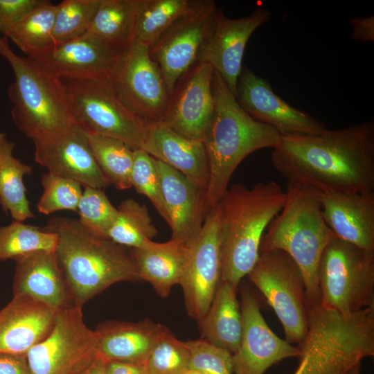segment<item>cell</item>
<instances>
[{"label": "cell", "instance_id": "cell-1", "mask_svg": "<svg viewBox=\"0 0 374 374\" xmlns=\"http://www.w3.org/2000/svg\"><path fill=\"white\" fill-rule=\"evenodd\" d=\"M271 161L287 183L321 193L374 189V123L317 134L281 136Z\"/></svg>", "mask_w": 374, "mask_h": 374}, {"label": "cell", "instance_id": "cell-2", "mask_svg": "<svg viewBox=\"0 0 374 374\" xmlns=\"http://www.w3.org/2000/svg\"><path fill=\"white\" fill-rule=\"evenodd\" d=\"M43 228L57 235L54 252L75 305L82 308L115 283L142 280L130 253L90 233L78 220L54 216Z\"/></svg>", "mask_w": 374, "mask_h": 374}, {"label": "cell", "instance_id": "cell-3", "mask_svg": "<svg viewBox=\"0 0 374 374\" xmlns=\"http://www.w3.org/2000/svg\"><path fill=\"white\" fill-rule=\"evenodd\" d=\"M214 110L206 133L208 163L206 209L215 206L228 189L236 168L249 154L264 148H275L280 134L246 112L220 75L213 76Z\"/></svg>", "mask_w": 374, "mask_h": 374}, {"label": "cell", "instance_id": "cell-4", "mask_svg": "<svg viewBox=\"0 0 374 374\" xmlns=\"http://www.w3.org/2000/svg\"><path fill=\"white\" fill-rule=\"evenodd\" d=\"M285 199V191L274 181L251 188L241 184L228 188L218 203L222 281L238 288L251 271L260 255L262 235Z\"/></svg>", "mask_w": 374, "mask_h": 374}, {"label": "cell", "instance_id": "cell-5", "mask_svg": "<svg viewBox=\"0 0 374 374\" xmlns=\"http://www.w3.org/2000/svg\"><path fill=\"white\" fill-rule=\"evenodd\" d=\"M285 193L283 208L262 235L260 253L280 250L294 261L303 278L308 310L320 305L319 264L336 236L322 215L320 191L287 183Z\"/></svg>", "mask_w": 374, "mask_h": 374}, {"label": "cell", "instance_id": "cell-6", "mask_svg": "<svg viewBox=\"0 0 374 374\" xmlns=\"http://www.w3.org/2000/svg\"><path fill=\"white\" fill-rule=\"evenodd\" d=\"M308 317L294 374H350L374 355V308L344 315L319 305Z\"/></svg>", "mask_w": 374, "mask_h": 374}, {"label": "cell", "instance_id": "cell-7", "mask_svg": "<svg viewBox=\"0 0 374 374\" xmlns=\"http://www.w3.org/2000/svg\"><path fill=\"white\" fill-rule=\"evenodd\" d=\"M0 55L10 65L15 81L8 89L11 116L18 129L33 141L53 136L75 124L63 81L28 57L17 55L0 37Z\"/></svg>", "mask_w": 374, "mask_h": 374}, {"label": "cell", "instance_id": "cell-8", "mask_svg": "<svg viewBox=\"0 0 374 374\" xmlns=\"http://www.w3.org/2000/svg\"><path fill=\"white\" fill-rule=\"evenodd\" d=\"M318 285L326 309L348 315L374 308V251L336 237L321 257Z\"/></svg>", "mask_w": 374, "mask_h": 374}, {"label": "cell", "instance_id": "cell-9", "mask_svg": "<svg viewBox=\"0 0 374 374\" xmlns=\"http://www.w3.org/2000/svg\"><path fill=\"white\" fill-rule=\"evenodd\" d=\"M62 80L76 124L88 134L116 139L134 150L142 148L150 124L125 105L110 76Z\"/></svg>", "mask_w": 374, "mask_h": 374}, {"label": "cell", "instance_id": "cell-10", "mask_svg": "<svg viewBox=\"0 0 374 374\" xmlns=\"http://www.w3.org/2000/svg\"><path fill=\"white\" fill-rule=\"evenodd\" d=\"M247 276L280 321L285 340L301 344L308 331V306L303 278L294 261L280 250L261 252Z\"/></svg>", "mask_w": 374, "mask_h": 374}, {"label": "cell", "instance_id": "cell-11", "mask_svg": "<svg viewBox=\"0 0 374 374\" xmlns=\"http://www.w3.org/2000/svg\"><path fill=\"white\" fill-rule=\"evenodd\" d=\"M31 374H82L99 358L98 336L84 323L82 307L58 311L50 333L26 354Z\"/></svg>", "mask_w": 374, "mask_h": 374}, {"label": "cell", "instance_id": "cell-12", "mask_svg": "<svg viewBox=\"0 0 374 374\" xmlns=\"http://www.w3.org/2000/svg\"><path fill=\"white\" fill-rule=\"evenodd\" d=\"M125 105L148 124L161 123L171 98L149 47L133 42L121 55L110 75Z\"/></svg>", "mask_w": 374, "mask_h": 374}, {"label": "cell", "instance_id": "cell-13", "mask_svg": "<svg viewBox=\"0 0 374 374\" xmlns=\"http://www.w3.org/2000/svg\"><path fill=\"white\" fill-rule=\"evenodd\" d=\"M220 211L218 204L206 214L190 242L179 284L190 317L198 322L208 311L221 280Z\"/></svg>", "mask_w": 374, "mask_h": 374}, {"label": "cell", "instance_id": "cell-14", "mask_svg": "<svg viewBox=\"0 0 374 374\" xmlns=\"http://www.w3.org/2000/svg\"><path fill=\"white\" fill-rule=\"evenodd\" d=\"M217 9L213 1H199L193 11L149 48L171 95L181 78L198 62L201 49L213 30Z\"/></svg>", "mask_w": 374, "mask_h": 374}, {"label": "cell", "instance_id": "cell-15", "mask_svg": "<svg viewBox=\"0 0 374 374\" xmlns=\"http://www.w3.org/2000/svg\"><path fill=\"white\" fill-rule=\"evenodd\" d=\"M241 107L255 120L274 127L280 136L321 133L325 124L274 93L265 79L243 65L235 93Z\"/></svg>", "mask_w": 374, "mask_h": 374}, {"label": "cell", "instance_id": "cell-16", "mask_svg": "<svg viewBox=\"0 0 374 374\" xmlns=\"http://www.w3.org/2000/svg\"><path fill=\"white\" fill-rule=\"evenodd\" d=\"M240 296L242 335L239 348L232 355L233 373L264 374L283 359L298 357L299 348L280 338L270 329L253 292L244 287Z\"/></svg>", "mask_w": 374, "mask_h": 374}, {"label": "cell", "instance_id": "cell-17", "mask_svg": "<svg viewBox=\"0 0 374 374\" xmlns=\"http://www.w3.org/2000/svg\"><path fill=\"white\" fill-rule=\"evenodd\" d=\"M213 73L206 62L188 71L171 95L161 123L185 138L204 142L214 110Z\"/></svg>", "mask_w": 374, "mask_h": 374}, {"label": "cell", "instance_id": "cell-18", "mask_svg": "<svg viewBox=\"0 0 374 374\" xmlns=\"http://www.w3.org/2000/svg\"><path fill=\"white\" fill-rule=\"evenodd\" d=\"M35 161L47 172L104 189L111 186L92 154L88 134L78 124L53 136L33 141Z\"/></svg>", "mask_w": 374, "mask_h": 374}, {"label": "cell", "instance_id": "cell-19", "mask_svg": "<svg viewBox=\"0 0 374 374\" xmlns=\"http://www.w3.org/2000/svg\"><path fill=\"white\" fill-rule=\"evenodd\" d=\"M271 16L269 10L257 8L247 17L231 19L217 9L213 30L201 49L198 62L211 64L234 95L246 45L253 32Z\"/></svg>", "mask_w": 374, "mask_h": 374}, {"label": "cell", "instance_id": "cell-20", "mask_svg": "<svg viewBox=\"0 0 374 374\" xmlns=\"http://www.w3.org/2000/svg\"><path fill=\"white\" fill-rule=\"evenodd\" d=\"M124 51L86 34L54 43L44 51L27 57L44 71L61 80H73L110 76Z\"/></svg>", "mask_w": 374, "mask_h": 374}, {"label": "cell", "instance_id": "cell-21", "mask_svg": "<svg viewBox=\"0 0 374 374\" xmlns=\"http://www.w3.org/2000/svg\"><path fill=\"white\" fill-rule=\"evenodd\" d=\"M157 161L172 231L170 239L190 243L200 231L207 214L206 188L172 167Z\"/></svg>", "mask_w": 374, "mask_h": 374}, {"label": "cell", "instance_id": "cell-22", "mask_svg": "<svg viewBox=\"0 0 374 374\" xmlns=\"http://www.w3.org/2000/svg\"><path fill=\"white\" fill-rule=\"evenodd\" d=\"M58 311L29 296H13L0 310V353L26 355L50 333Z\"/></svg>", "mask_w": 374, "mask_h": 374}, {"label": "cell", "instance_id": "cell-23", "mask_svg": "<svg viewBox=\"0 0 374 374\" xmlns=\"http://www.w3.org/2000/svg\"><path fill=\"white\" fill-rule=\"evenodd\" d=\"M323 219L335 236L374 251V191L320 193Z\"/></svg>", "mask_w": 374, "mask_h": 374}, {"label": "cell", "instance_id": "cell-24", "mask_svg": "<svg viewBox=\"0 0 374 374\" xmlns=\"http://www.w3.org/2000/svg\"><path fill=\"white\" fill-rule=\"evenodd\" d=\"M15 262L13 296H29L57 310L75 305L54 251L33 252Z\"/></svg>", "mask_w": 374, "mask_h": 374}, {"label": "cell", "instance_id": "cell-25", "mask_svg": "<svg viewBox=\"0 0 374 374\" xmlns=\"http://www.w3.org/2000/svg\"><path fill=\"white\" fill-rule=\"evenodd\" d=\"M141 149L207 188L208 163L204 142L185 138L158 123L150 125Z\"/></svg>", "mask_w": 374, "mask_h": 374}, {"label": "cell", "instance_id": "cell-26", "mask_svg": "<svg viewBox=\"0 0 374 374\" xmlns=\"http://www.w3.org/2000/svg\"><path fill=\"white\" fill-rule=\"evenodd\" d=\"M166 327L150 319L138 322L108 321L95 330L99 358L143 364Z\"/></svg>", "mask_w": 374, "mask_h": 374}, {"label": "cell", "instance_id": "cell-27", "mask_svg": "<svg viewBox=\"0 0 374 374\" xmlns=\"http://www.w3.org/2000/svg\"><path fill=\"white\" fill-rule=\"evenodd\" d=\"M190 244L170 240L132 249L130 256L141 280L151 284L161 297H167L172 287L179 284L188 256Z\"/></svg>", "mask_w": 374, "mask_h": 374}, {"label": "cell", "instance_id": "cell-28", "mask_svg": "<svg viewBox=\"0 0 374 374\" xmlns=\"http://www.w3.org/2000/svg\"><path fill=\"white\" fill-rule=\"evenodd\" d=\"M237 290L220 280L208 311L198 322L203 339L232 355L239 348L242 328Z\"/></svg>", "mask_w": 374, "mask_h": 374}, {"label": "cell", "instance_id": "cell-29", "mask_svg": "<svg viewBox=\"0 0 374 374\" xmlns=\"http://www.w3.org/2000/svg\"><path fill=\"white\" fill-rule=\"evenodd\" d=\"M199 1L138 0L133 42L154 45L174 24L193 11Z\"/></svg>", "mask_w": 374, "mask_h": 374}, {"label": "cell", "instance_id": "cell-30", "mask_svg": "<svg viewBox=\"0 0 374 374\" xmlns=\"http://www.w3.org/2000/svg\"><path fill=\"white\" fill-rule=\"evenodd\" d=\"M14 149L15 143L6 139L0 145V204L13 220L24 222L35 217L24 183L33 168L14 157Z\"/></svg>", "mask_w": 374, "mask_h": 374}, {"label": "cell", "instance_id": "cell-31", "mask_svg": "<svg viewBox=\"0 0 374 374\" xmlns=\"http://www.w3.org/2000/svg\"><path fill=\"white\" fill-rule=\"evenodd\" d=\"M137 1L100 0L86 34L120 51H125L133 43Z\"/></svg>", "mask_w": 374, "mask_h": 374}, {"label": "cell", "instance_id": "cell-32", "mask_svg": "<svg viewBox=\"0 0 374 374\" xmlns=\"http://www.w3.org/2000/svg\"><path fill=\"white\" fill-rule=\"evenodd\" d=\"M57 10V4L42 0L3 34L27 57L35 55L53 44V32Z\"/></svg>", "mask_w": 374, "mask_h": 374}, {"label": "cell", "instance_id": "cell-33", "mask_svg": "<svg viewBox=\"0 0 374 374\" xmlns=\"http://www.w3.org/2000/svg\"><path fill=\"white\" fill-rule=\"evenodd\" d=\"M117 210V216L108 231L107 239L132 249L148 246L158 230L152 223L147 206L128 198L120 203Z\"/></svg>", "mask_w": 374, "mask_h": 374}, {"label": "cell", "instance_id": "cell-34", "mask_svg": "<svg viewBox=\"0 0 374 374\" xmlns=\"http://www.w3.org/2000/svg\"><path fill=\"white\" fill-rule=\"evenodd\" d=\"M88 141L99 169L110 184L118 190L132 188L134 149L120 140L99 134H88Z\"/></svg>", "mask_w": 374, "mask_h": 374}, {"label": "cell", "instance_id": "cell-35", "mask_svg": "<svg viewBox=\"0 0 374 374\" xmlns=\"http://www.w3.org/2000/svg\"><path fill=\"white\" fill-rule=\"evenodd\" d=\"M55 233L24 222L13 220L0 226V260H17L38 251H55Z\"/></svg>", "mask_w": 374, "mask_h": 374}, {"label": "cell", "instance_id": "cell-36", "mask_svg": "<svg viewBox=\"0 0 374 374\" xmlns=\"http://www.w3.org/2000/svg\"><path fill=\"white\" fill-rule=\"evenodd\" d=\"M100 0H63L57 4L53 39L62 42L84 35Z\"/></svg>", "mask_w": 374, "mask_h": 374}, {"label": "cell", "instance_id": "cell-37", "mask_svg": "<svg viewBox=\"0 0 374 374\" xmlns=\"http://www.w3.org/2000/svg\"><path fill=\"white\" fill-rule=\"evenodd\" d=\"M80 225L90 233L107 239L118 210L103 189L86 187L78 206Z\"/></svg>", "mask_w": 374, "mask_h": 374}, {"label": "cell", "instance_id": "cell-38", "mask_svg": "<svg viewBox=\"0 0 374 374\" xmlns=\"http://www.w3.org/2000/svg\"><path fill=\"white\" fill-rule=\"evenodd\" d=\"M188 363L186 341L177 339L166 328L143 365L148 374H184Z\"/></svg>", "mask_w": 374, "mask_h": 374}, {"label": "cell", "instance_id": "cell-39", "mask_svg": "<svg viewBox=\"0 0 374 374\" xmlns=\"http://www.w3.org/2000/svg\"><path fill=\"white\" fill-rule=\"evenodd\" d=\"M43 193L37 208L40 213L50 215L60 211H78L82 190L77 181L49 172L41 177Z\"/></svg>", "mask_w": 374, "mask_h": 374}, {"label": "cell", "instance_id": "cell-40", "mask_svg": "<svg viewBox=\"0 0 374 374\" xmlns=\"http://www.w3.org/2000/svg\"><path fill=\"white\" fill-rule=\"evenodd\" d=\"M130 179L132 187L148 197L159 214L169 224L157 159L143 149H134Z\"/></svg>", "mask_w": 374, "mask_h": 374}, {"label": "cell", "instance_id": "cell-41", "mask_svg": "<svg viewBox=\"0 0 374 374\" xmlns=\"http://www.w3.org/2000/svg\"><path fill=\"white\" fill-rule=\"evenodd\" d=\"M188 370L203 374H233L232 354L202 338L186 341Z\"/></svg>", "mask_w": 374, "mask_h": 374}, {"label": "cell", "instance_id": "cell-42", "mask_svg": "<svg viewBox=\"0 0 374 374\" xmlns=\"http://www.w3.org/2000/svg\"><path fill=\"white\" fill-rule=\"evenodd\" d=\"M42 0H0V33L17 23Z\"/></svg>", "mask_w": 374, "mask_h": 374}, {"label": "cell", "instance_id": "cell-43", "mask_svg": "<svg viewBox=\"0 0 374 374\" xmlns=\"http://www.w3.org/2000/svg\"><path fill=\"white\" fill-rule=\"evenodd\" d=\"M0 374H31L26 355L0 353Z\"/></svg>", "mask_w": 374, "mask_h": 374}, {"label": "cell", "instance_id": "cell-44", "mask_svg": "<svg viewBox=\"0 0 374 374\" xmlns=\"http://www.w3.org/2000/svg\"><path fill=\"white\" fill-rule=\"evenodd\" d=\"M353 31L351 38L366 43L374 42V16L353 17L349 20Z\"/></svg>", "mask_w": 374, "mask_h": 374}, {"label": "cell", "instance_id": "cell-45", "mask_svg": "<svg viewBox=\"0 0 374 374\" xmlns=\"http://www.w3.org/2000/svg\"><path fill=\"white\" fill-rule=\"evenodd\" d=\"M105 374H148L143 364L112 360L105 362Z\"/></svg>", "mask_w": 374, "mask_h": 374}, {"label": "cell", "instance_id": "cell-46", "mask_svg": "<svg viewBox=\"0 0 374 374\" xmlns=\"http://www.w3.org/2000/svg\"><path fill=\"white\" fill-rule=\"evenodd\" d=\"M105 362L98 358L87 370L82 374H105Z\"/></svg>", "mask_w": 374, "mask_h": 374}, {"label": "cell", "instance_id": "cell-47", "mask_svg": "<svg viewBox=\"0 0 374 374\" xmlns=\"http://www.w3.org/2000/svg\"><path fill=\"white\" fill-rule=\"evenodd\" d=\"M361 365L357 366L350 374H361Z\"/></svg>", "mask_w": 374, "mask_h": 374}, {"label": "cell", "instance_id": "cell-48", "mask_svg": "<svg viewBox=\"0 0 374 374\" xmlns=\"http://www.w3.org/2000/svg\"><path fill=\"white\" fill-rule=\"evenodd\" d=\"M184 374H203V373L198 371H193V370H188Z\"/></svg>", "mask_w": 374, "mask_h": 374}, {"label": "cell", "instance_id": "cell-49", "mask_svg": "<svg viewBox=\"0 0 374 374\" xmlns=\"http://www.w3.org/2000/svg\"><path fill=\"white\" fill-rule=\"evenodd\" d=\"M6 139V138L5 134L0 132V145Z\"/></svg>", "mask_w": 374, "mask_h": 374}]
</instances>
